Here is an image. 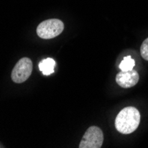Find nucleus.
<instances>
[{"label":"nucleus","instance_id":"nucleus-1","mask_svg":"<svg viewBox=\"0 0 148 148\" xmlns=\"http://www.w3.org/2000/svg\"><path fill=\"white\" fill-rule=\"evenodd\" d=\"M140 113L134 106H127L117 114L115 128L122 134H130L135 131L140 123Z\"/></svg>","mask_w":148,"mask_h":148},{"label":"nucleus","instance_id":"nucleus-2","mask_svg":"<svg viewBox=\"0 0 148 148\" xmlns=\"http://www.w3.org/2000/svg\"><path fill=\"white\" fill-rule=\"evenodd\" d=\"M64 29V24L60 20L51 19L41 22L36 29V34L42 39H51L58 36Z\"/></svg>","mask_w":148,"mask_h":148},{"label":"nucleus","instance_id":"nucleus-3","mask_svg":"<svg viewBox=\"0 0 148 148\" xmlns=\"http://www.w3.org/2000/svg\"><path fill=\"white\" fill-rule=\"evenodd\" d=\"M104 135L100 128L97 126L90 127L79 144L80 148H100L103 145Z\"/></svg>","mask_w":148,"mask_h":148},{"label":"nucleus","instance_id":"nucleus-4","mask_svg":"<svg viewBox=\"0 0 148 148\" xmlns=\"http://www.w3.org/2000/svg\"><path fill=\"white\" fill-rule=\"evenodd\" d=\"M33 69V64L30 59H21L12 71V80L13 83L21 84L24 83L30 76Z\"/></svg>","mask_w":148,"mask_h":148},{"label":"nucleus","instance_id":"nucleus-5","mask_svg":"<svg viewBox=\"0 0 148 148\" xmlns=\"http://www.w3.org/2000/svg\"><path fill=\"white\" fill-rule=\"evenodd\" d=\"M115 80L117 84L122 88H131L138 84L139 75L136 70L133 69L130 71H121L117 74Z\"/></svg>","mask_w":148,"mask_h":148},{"label":"nucleus","instance_id":"nucleus-6","mask_svg":"<svg viewBox=\"0 0 148 148\" xmlns=\"http://www.w3.org/2000/svg\"><path fill=\"white\" fill-rule=\"evenodd\" d=\"M56 62L51 58H47L39 63V69L45 75H50L54 72Z\"/></svg>","mask_w":148,"mask_h":148},{"label":"nucleus","instance_id":"nucleus-7","mask_svg":"<svg viewBox=\"0 0 148 148\" xmlns=\"http://www.w3.org/2000/svg\"><path fill=\"white\" fill-rule=\"evenodd\" d=\"M135 60H134L130 56H126L123 58V61L120 63L119 69L121 71H130L132 70L135 66Z\"/></svg>","mask_w":148,"mask_h":148},{"label":"nucleus","instance_id":"nucleus-8","mask_svg":"<svg viewBox=\"0 0 148 148\" xmlns=\"http://www.w3.org/2000/svg\"><path fill=\"white\" fill-rule=\"evenodd\" d=\"M140 53L143 59H145V60H148V38H146L143 42L140 47Z\"/></svg>","mask_w":148,"mask_h":148}]
</instances>
